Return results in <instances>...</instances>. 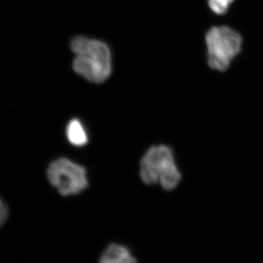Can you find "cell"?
I'll list each match as a JSON object with an SVG mask.
<instances>
[{"label": "cell", "mask_w": 263, "mask_h": 263, "mask_svg": "<svg viewBox=\"0 0 263 263\" xmlns=\"http://www.w3.org/2000/svg\"><path fill=\"white\" fill-rule=\"evenodd\" d=\"M9 215V211L6 204L0 199V227L6 221Z\"/></svg>", "instance_id": "ba28073f"}, {"label": "cell", "mask_w": 263, "mask_h": 263, "mask_svg": "<svg viewBox=\"0 0 263 263\" xmlns=\"http://www.w3.org/2000/svg\"><path fill=\"white\" fill-rule=\"evenodd\" d=\"M234 1L235 0H208V5L213 13L218 15H223L228 13Z\"/></svg>", "instance_id": "52a82bcc"}, {"label": "cell", "mask_w": 263, "mask_h": 263, "mask_svg": "<svg viewBox=\"0 0 263 263\" xmlns=\"http://www.w3.org/2000/svg\"><path fill=\"white\" fill-rule=\"evenodd\" d=\"M100 262L103 263H130L136 262V259L123 246L111 245L105 249L101 256Z\"/></svg>", "instance_id": "5b68a950"}, {"label": "cell", "mask_w": 263, "mask_h": 263, "mask_svg": "<svg viewBox=\"0 0 263 263\" xmlns=\"http://www.w3.org/2000/svg\"><path fill=\"white\" fill-rule=\"evenodd\" d=\"M205 43L208 65L212 70L224 72L241 51L243 37L228 26H215L206 32Z\"/></svg>", "instance_id": "3957f363"}, {"label": "cell", "mask_w": 263, "mask_h": 263, "mask_svg": "<svg viewBox=\"0 0 263 263\" xmlns=\"http://www.w3.org/2000/svg\"><path fill=\"white\" fill-rule=\"evenodd\" d=\"M140 174L146 184L160 183L167 191L174 190L181 179L172 151L166 146H152L147 151L141 160Z\"/></svg>", "instance_id": "7a4b0ae2"}, {"label": "cell", "mask_w": 263, "mask_h": 263, "mask_svg": "<svg viewBox=\"0 0 263 263\" xmlns=\"http://www.w3.org/2000/svg\"><path fill=\"white\" fill-rule=\"evenodd\" d=\"M70 47L76 55L72 67L76 73L97 84L108 79L111 73V55L105 43L78 36L71 41Z\"/></svg>", "instance_id": "6da1fadb"}, {"label": "cell", "mask_w": 263, "mask_h": 263, "mask_svg": "<svg viewBox=\"0 0 263 263\" xmlns=\"http://www.w3.org/2000/svg\"><path fill=\"white\" fill-rule=\"evenodd\" d=\"M47 175L52 186L63 196L80 193L88 186L86 170L68 159H57L51 162Z\"/></svg>", "instance_id": "277c9868"}, {"label": "cell", "mask_w": 263, "mask_h": 263, "mask_svg": "<svg viewBox=\"0 0 263 263\" xmlns=\"http://www.w3.org/2000/svg\"><path fill=\"white\" fill-rule=\"evenodd\" d=\"M67 136L71 144L76 146H83L88 142L87 134L84 126L78 119H72L67 127Z\"/></svg>", "instance_id": "8992f818"}]
</instances>
